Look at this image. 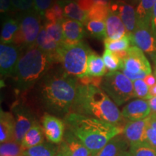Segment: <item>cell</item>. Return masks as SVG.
<instances>
[{
  "label": "cell",
  "mask_w": 156,
  "mask_h": 156,
  "mask_svg": "<svg viewBox=\"0 0 156 156\" xmlns=\"http://www.w3.org/2000/svg\"><path fill=\"white\" fill-rule=\"evenodd\" d=\"M52 5V0H34V9L41 17Z\"/></svg>",
  "instance_id": "38"
},
{
  "label": "cell",
  "mask_w": 156,
  "mask_h": 156,
  "mask_svg": "<svg viewBox=\"0 0 156 156\" xmlns=\"http://www.w3.org/2000/svg\"><path fill=\"white\" fill-rule=\"evenodd\" d=\"M101 88L117 106H122L135 97L133 82L119 71L107 73L103 77Z\"/></svg>",
  "instance_id": "6"
},
{
  "label": "cell",
  "mask_w": 156,
  "mask_h": 156,
  "mask_svg": "<svg viewBox=\"0 0 156 156\" xmlns=\"http://www.w3.org/2000/svg\"><path fill=\"white\" fill-rule=\"evenodd\" d=\"M156 0H140L136 9V25L151 26L152 12Z\"/></svg>",
  "instance_id": "23"
},
{
  "label": "cell",
  "mask_w": 156,
  "mask_h": 156,
  "mask_svg": "<svg viewBox=\"0 0 156 156\" xmlns=\"http://www.w3.org/2000/svg\"><path fill=\"white\" fill-rule=\"evenodd\" d=\"M56 62L55 56L43 51L36 46L23 51L12 75L16 90L23 93L32 88Z\"/></svg>",
  "instance_id": "4"
},
{
  "label": "cell",
  "mask_w": 156,
  "mask_h": 156,
  "mask_svg": "<svg viewBox=\"0 0 156 156\" xmlns=\"http://www.w3.org/2000/svg\"><path fill=\"white\" fill-rule=\"evenodd\" d=\"M144 80L146 83V84L149 86L150 87L153 86V85H155L156 84V77L155 75H153V74H150V75H148L146 76L145 77V79H144Z\"/></svg>",
  "instance_id": "44"
},
{
  "label": "cell",
  "mask_w": 156,
  "mask_h": 156,
  "mask_svg": "<svg viewBox=\"0 0 156 156\" xmlns=\"http://www.w3.org/2000/svg\"><path fill=\"white\" fill-rule=\"evenodd\" d=\"M55 156H69L66 149L62 145V143L58 144L57 145V151H56V153Z\"/></svg>",
  "instance_id": "45"
},
{
  "label": "cell",
  "mask_w": 156,
  "mask_h": 156,
  "mask_svg": "<svg viewBox=\"0 0 156 156\" xmlns=\"http://www.w3.org/2000/svg\"><path fill=\"white\" fill-rule=\"evenodd\" d=\"M60 4L63 6L64 17L79 21L83 24H86L87 23V12L81 9L75 2H65L64 5L61 2Z\"/></svg>",
  "instance_id": "25"
},
{
  "label": "cell",
  "mask_w": 156,
  "mask_h": 156,
  "mask_svg": "<svg viewBox=\"0 0 156 156\" xmlns=\"http://www.w3.org/2000/svg\"><path fill=\"white\" fill-rule=\"evenodd\" d=\"M64 122L67 129L83 142L93 156L112 138L122 134L124 126L73 112L64 117Z\"/></svg>",
  "instance_id": "2"
},
{
  "label": "cell",
  "mask_w": 156,
  "mask_h": 156,
  "mask_svg": "<svg viewBox=\"0 0 156 156\" xmlns=\"http://www.w3.org/2000/svg\"><path fill=\"white\" fill-rule=\"evenodd\" d=\"M15 131L14 117L12 113L1 110L0 114V142L13 140Z\"/></svg>",
  "instance_id": "20"
},
{
  "label": "cell",
  "mask_w": 156,
  "mask_h": 156,
  "mask_svg": "<svg viewBox=\"0 0 156 156\" xmlns=\"http://www.w3.org/2000/svg\"><path fill=\"white\" fill-rule=\"evenodd\" d=\"M110 12V6L96 5L91 8L87 12L88 20L106 21Z\"/></svg>",
  "instance_id": "34"
},
{
  "label": "cell",
  "mask_w": 156,
  "mask_h": 156,
  "mask_svg": "<svg viewBox=\"0 0 156 156\" xmlns=\"http://www.w3.org/2000/svg\"><path fill=\"white\" fill-rule=\"evenodd\" d=\"M64 46H72L82 41L85 30L83 23L69 18H64L62 22Z\"/></svg>",
  "instance_id": "16"
},
{
  "label": "cell",
  "mask_w": 156,
  "mask_h": 156,
  "mask_svg": "<svg viewBox=\"0 0 156 156\" xmlns=\"http://www.w3.org/2000/svg\"><path fill=\"white\" fill-rule=\"evenodd\" d=\"M44 26L48 34L61 46L64 42L62 23L46 22Z\"/></svg>",
  "instance_id": "32"
},
{
  "label": "cell",
  "mask_w": 156,
  "mask_h": 156,
  "mask_svg": "<svg viewBox=\"0 0 156 156\" xmlns=\"http://www.w3.org/2000/svg\"><path fill=\"white\" fill-rule=\"evenodd\" d=\"M94 3L96 5H101L104 6H111L110 0H93Z\"/></svg>",
  "instance_id": "48"
},
{
  "label": "cell",
  "mask_w": 156,
  "mask_h": 156,
  "mask_svg": "<svg viewBox=\"0 0 156 156\" xmlns=\"http://www.w3.org/2000/svg\"><path fill=\"white\" fill-rule=\"evenodd\" d=\"M129 36L132 46H136L147 54L153 62L156 60V35L151 26L137 25L135 30Z\"/></svg>",
  "instance_id": "10"
},
{
  "label": "cell",
  "mask_w": 156,
  "mask_h": 156,
  "mask_svg": "<svg viewBox=\"0 0 156 156\" xmlns=\"http://www.w3.org/2000/svg\"><path fill=\"white\" fill-rule=\"evenodd\" d=\"M77 78L63 70L48 73L39 84L38 100L46 113L66 117L71 112L77 91Z\"/></svg>",
  "instance_id": "1"
},
{
  "label": "cell",
  "mask_w": 156,
  "mask_h": 156,
  "mask_svg": "<svg viewBox=\"0 0 156 156\" xmlns=\"http://www.w3.org/2000/svg\"><path fill=\"white\" fill-rule=\"evenodd\" d=\"M149 116L145 119L127 122L124 124L123 135L130 146L147 142V129Z\"/></svg>",
  "instance_id": "13"
},
{
  "label": "cell",
  "mask_w": 156,
  "mask_h": 156,
  "mask_svg": "<svg viewBox=\"0 0 156 156\" xmlns=\"http://www.w3.org/2000/svg\"><path fill=\"white\" fill-rule=\"evenodd\" d=\"M13 7L23 11L31 10L34 7V0H12Z\"/></svg>",
  "instance_id": "39"
},
{
  "label": "cell",
  "mask_w": 156,
  "mask_h": 156,
  "mask_svg": "<svg viewBox=\"0 0 156 156\" xmlns=\"http://www.w3.org/2000/svg\"><path fill=\"white\" fill-rule=\"evenodd\" d=\"M151 28L152 29V30H153V32L156 35V3L153 7V12H152Z\"/></svg>",
  "instance_id": "43"
},
{
  "label": "cell",
  "mask_w": 156,
  "mask_h": 156,
  "mask_svg": "<svg viewBox=\"0 0 156 156\" xmlns=\"http://www.w3.org/2000/svg\"><path fill=\"white\" fill-rule=\"evenodd\" d=\"M44 17L46 22L62 23L64 19L63 6L59 2H56L46 11Z\"/></svg>",
  "instance_id": "31"
},
{
  "label": "cell",
  "mask_w": 156,
  "mask_h": 156,
  "mask_svg": "<svg viewBox=\"0 0 156 156\" xmlns=\"http://www.w3.org/2000/svg\"><path fill=\"white\" fill-rule=\"evenodd\" d=\"M129 144L121 134L112 138L94 156H118L122 152L129 151Z\"/></svg>",
  "instance_id": "19"
},
{
  "label": "cell",
  "mask_w": 156,
  "mask_h": 156,
  "mask_svg": "<svg viewBox=\"0 0 156 156\" xmlns=\"http://www.w3.org/2000/svg\"><path fill=\"white\" fill-rule=\"evenodd\" d=\"M130 45H132L131 38L128 34L119 40H111L108 38L104 40L105 49L109 50L112 52L127 51L131 47Z\"/></svg>",
  "instance_id": "28"
},
{
  "label": "cell",
  "mask_w": 156,
  "mask_h": 156,
  "mask_svg": "<svg viewBox=\"0 0 156 156\" xmlns=\"http://www.w3.org/2000/svg\"><path fill=\"white\" fill-rule=\"evenodd\" d=\"M90 48L83 41L72 46H60L56 54V61L62 65L67 75L79 78L85 75L87 58Z\"/></svg>",
  "instance_id": "5"
},
{
  "label": "cell",
  "mask_w": 156,
  "mask_h": 156,
  "mask_svg": "<svg viewBox=\"0 0 156 156\" xmlns=\"http://www.w3.org/2000/svg\"><path fill=\"white\" fill-rule=\"evenodd\" d=\"M129 151L132 156H156V148L147 142L130 146Z\"/></svg>",
  "instance_id": "35"
},
{
  "label": "cell",
  "mask_w": 156,
  "mask_h": 156,
  "mask_svg": "<svg viewBox=\"0 0 156 156\" xmlns=\"http://www.w3.org/2000/svg\"><path fill=\"white\" fill-rule=\"evenodd\" d=\"M153 62H154V64H155V71H154V75H155V77H156V60H155Z\"/></svg>",
  "instance_id": "51"
},
{
  "label": "cell",
  "mask_w": 156,
  "mask_h": 156,
  "mask_svg": "<svg viewBox=\"0 0 156 156\" xmlns=\"http://www.w3.org/2000/svg\"><path fill=\"white\" fill-rule=\"evenodd\" d=\"M118 156H132L131 154H130L129 151H124V152H122V153L119 154Z\"/></svg>",
  "instance_id": "50"
},
{
  "label": "cell",
  "mask_w": 156,
  "mask_h": 156,
  "mask_svg": "<svg viewBox=\"0 0 156 156\" xmlns=\"http://www.w3.org/2000/svg\"><path fill=\"white\" fill-rule=\"evenodd\" d=\"M102 77H93V76L85 75L82 77L77 78V83L80 85H92L97 87H100L102 84Z\"/></svg>",
  "instance_id": "37"
},
{
  "label": "cell",
  "mask_w": 156,
  "mask_h": 156,
  "mask_svg": "<svg viewBox=\"0 0 156 156\" xmlns=\"http://www.w3.org/2000/svg\"><path fill=\"white\" fill-rule=\"evenodd\" d=\"M148 103L151 109V114H156V96L152 97L151 99H149Z\"/></svg>",
  "instance_id": "46"
},
{
  "label": "cell",
  "mask_w": 156,
  "mask_h": 156,
  "mask_svg": "<svg viewBox=\"0 0 156 156\" xmlns=\"http://www.w3.org/2000/svg\"><path fill=\"white\" fill-rule=\"evenodd\" d=\"M86 28L90 35L95 38L103 41L107 38L105 21L88 20L86 23Z\"/></svg>",
  "instance_id": "29"
},
{
  "label": "cell",
  "mask_w": 156,
  "mask_h": 156,
  "mask_svg": "<svg viewBox=\"0 0 156 156\" xmlns=\"http://www.w3.org/2000/svg\"><path fill=\"white\" fill-rule=\"evenodd\" d=\"M44 140L45 135L44 129L38 123H36L25 134L21 142V145L25 151V150L43 143L44 142Z\"/></svg>",
  "instance_id": "21"
},
{
  "label": "cell",
  "mask_w": 156,
  "mask_h": 156,
  "mask_svg": "<svg viewBox=\"0 0 156 156\" xmlns=\"http://www.w3.org/2000/svg\"><path fill=\"white\" fill-rule=\"evenodd\" d=\"M103 59L108 73L116 72L117 70L121 69L122 62L114 52L105 49L103 54Z\"/></svg>",
  "instance_id": "33"
},
{
  "label": "cell",
  "mask_w": 156,
  "mask_h": 156,
  "mask_svg": "<svg viewBox=\"0 0 156 156\" xmlns=\"http://www.w3.org/2000/svg\"><path fill=\"white\" fill-rule=\"evenodd\" d=\"M111 10L116 13L122 20L129 36H131L136 28V11L132 5L123 1H118L110 6Z\"/></svg>",
  "instance_id": "15"
},
{
  "label": "cell",
  "mask_w": 156,
  "mask_h": 156,
  "mask_svg": "<svg viewBox=\"0 0 156 156\" xmlns=\"http://www.w3.org/2000/svg\"><path fill=\"white\" fill-rule=\"evenodd\" d=\"M23 51L14 44L0 45V73L1 78L12 77Z\"/></svg>",
  "instance_id": "11"
},
{
  "label": "cell",
  "mask_w": 156,
  "mask_h": 156,
  "mask_svg": "<svg viewBox=\"0 0 156 156\" xmlns=\"http://www.w3.org/2000/svg\"><path fill=\"white\" fill-rule=\"evenodd\" d=\"M149 125L156 131V114H151L149 116Z\"/></svg>",
  "instance_id": "47"
},
{
  "label": "cell",
  "mask_w": 156,
  "mask_h": 156,
  "mask_svg": "<svg viewBox=\"0 0 156 156\" xmlns=\"http://www.w3.org/2000/svg\"><path fill=\"white\" fill-rule=\"evenodd\" d=\"M68 1H69V2H73L74 0H67V2H68Z\"/></svg>",
  "instance_id": "52"
},
{
  "label": "cell",
  "mask_w": 156,
  "mask_h": 156,
  "mask_svg": "<svg viewBox=\"0 0 156 156\" xmlns=\"http://www.w3.org/2000/svg\"><path fill=\"white\" fill-rule=\"evenodd\" d=\"M41 124L45 137L48 142L59 144L63 141L66 126L64 121L57 116L45 113L41 117Z\"/></svg>",
  "instance_id": "12"
},
{
  "label": "cell",
  "mask_w": 156,
  "mask_h": 156,
  "mask_svg": "<svg viewBox=\"0 0 156 156\" xmlns=\"http://www.w3.org/2000/svg\"><path fill=\"white\" fill-rule=\"evenodd\" d=\"M51 142L40 144V145L25 150L23 153L25 156H55L57 146Z\"/></svg>",
  "instance_id": "27"
},
{
  "label": "cell",
  "mask_w": 156,
  "mask_h": 156,
  "mask_svg": "<svg viewBox=\"0 0 156 156\" xmlns=\"http://www.w3.org/2000/svg\"><path fill=\"white\" fill-rule=\"evenodd\" d=\"M14 7L12 0H0V11L1 13H6Z\"/></svg>",
  "instance_id": "42"
},
{
  "label": "cell",
  "mask_w": 156,
  "mask_h": 156,
  "mask_svg": "<svg viewBox=\"0 0 156 156\" xmlns=\"http://www.w3.org/2000/svg\"><path fill=\"white\" fill-rule=\"evenodd\" d=\"M72 112L124 126L122 112L116 103L102 89L92 85H78Z\"/></svg>",
  "instance_id": "3"
},
{
  "label": "cell",
  "mask_w": 156,
  "mask_h": 156,
  "mask_svg": "<svg viewBox=\"0 0 156 156\" xmlns=\"http://www.w3.org/2000/svg\"><path fill=\"white\" fill-rule=\"evenodd\" d=\"M106 75V67L101 58L95 52L90 51L87 58V70L85 75L93 77H103Z\"/></svg>",
  "instance_id": "22"
},
{
  "label": "cell",
  "mask_w": 156,
  "mask_h": 156,
  "mask_svg": "<svg viewBox=\"0 0 156 156\" xmlns=\"http://www.w3.org/2000/svg\"><path fill=\"white\" fill-rule=\"evenodd\" d=\"M151 114V109L148 101L143 99H136L131 101L122 111L123 118L128 122L140 121L147 118Z\"/></svg>",
  "instance_id": "14"
},
{
  "label": "cell",
  "mask_w": 156,
  "mask_h": 156,
  "mask_svg": "<svg viewBox=\"0 0 156 156\" xmlns=\"http://www.w3.org/2000/svg\"><path fill=\"white\" fill-rule=\"evenodd\" d=\"M133 82L134 96L139 99L148 101L151 98L150 95V87L146 84L144 79H139Z\"/></svg>",
  "instance_id": "36"
},
{
  "label": "cell",
  "mask_w": 156,
  "mask_h": 156,
  "mask_svg": "<svg viewBox=\"0 0 156 156\" xmlns=\"http://www.w3.org/2000/svg\"><path fill=\"white\" fill-rule=\"evenodd\" d=\"M107 38L111 40H119L126 35L127 31L122 20L116 13L111 10L106 20Z\"/></svg>",
  "instance_id": "18"
},
{
  "label": "cell",
  "mask_w": 156,
  "mask_h": 156,
  "mask_svg": "<svg viewBox=\"0 0 156 156\" xmlns=\"http://www.w3.org/2000/svg\"><path fill=\"white\" fill-rule=\"evenodd\" d=\"M61 143L69 156H93L91 152L69 130L67 129L65 132L63 141Z\"/></svg>",
  "instance_id": "17"
},
{
  "label": "cell",
  "mask_w": 156,
  "mask_h": 156,
  "mask_svg": "<svg viewBox=\"0 0 156 156\" xmlns=\"http://www.w3.org/2000/svg\"><path fill=\"white\" fill-rule=\"evenodd\" d=\"M36 46L46 53L55 56L60 46L46 32L44 26L41 28L38 38H37Z\"/></svg>",
  "instance_id": "24"
},
{
  "label": "cell",
  "mask_w": 156,
  "mask_h": 156,
  "mask_svg": "<svg viewBox=\"0 0 156 156\" xmlns=\"http://www.w3.org/2000/svg\"><path fill=\"white\" fill-rule=\"evenodd\" d=\"M20 27L19 20L7 18L3 22L1 31V44H12L15 34H17Z\"/></svg>",
  "instance_id": "26"
},
{
  "label": "cell",
  "mask_w": 156,
  "mask_h": 156,
  "mask_svg": "<svg viewBox=\"0 0 156 156\" xmlns=\"http://www.w3.org/2000/svg\"><path fill=\"white\" fill-rule=\"evenodd\" d=\"M122 73L132 81L145 79L152 73L151 64L144 52L135 46H132L127 50V56L123 60Z\"/></svg>",
  "instance_id": "8"
},
{
  "label": "cell",
  "mask_w": 156,
  "mask_h": 156,
  "mask_svg": "<svg viewBox=\"0 0 156 156\" xmlns=\"http://www.w3.org/2000/svg\"><path fill=\"white\" fill-rule=\"evenodd\" d=\"M147 141L152 146L156 148V131L148 124L147 129Z\"/></svg>",
  "instance_id": "40"
},
{
  "label": "cell",
  "mask_w": 156,
  "mask_h": 156,
  "mask_svg": "<svg viewBox=\"0 0 156 156\" xmlns=\"http://www.w3.org/2000/svg\"><path fill=\"white\" fill-rule=\"evenodd\" d=\"M24 148L20 142L15 140L1 143L0 146V155L1 156H23Z\"/></svg>",
  "instance_id": "30"
},
{
  "label": "cell",
  "mask_w": 156,
  "mask_h": 156,
  "mask_svg": "<svg viewBox=\"0 0 156 156\" xmlns=\"http://www.w3.org/2000/svg\"><path fill=\"white\" fill-rule=\"evenodd\" d=\"M12 112L15 121L13 140L21 143L25 134L38 122L36 119L32 109L20 101H16L13 103Z\"/></svg>",
  "instance_id": "9"
},
{
  "label": "cell",
  "mask_w": 156,
  "mask_h": 156,
  "mask_svg": "<svg viewBox=\"0 0 156 156\" xmlns=\"http://www.w3.org/2000/svg\"><path fill=\"white\" fill-rule=\"evenodd\" d=\"M41 17L35 9L23 13L18 19L20 27L12 44L22 49L36 46L37 38L42 27L41 25Z\"/></svg>",
  "instance_id": "7"
},
{
  "label": "cell",
  "mask_w": 156,
  "mask_h": 156,
  "mask_svg": "<svg viewBox=\"0 0 156 156\" xmlns=\"http://www.w3.org/2000/svg\"><path fill=\"white\" fill-rule=\"evenodd\" d=\"M150 95H151V98L156 96V84L150 87Z\"/></svg>",
  "instance_id": "49"
},
{
  "label": "cell",
  "mask_w": 156,
  "mask_h": 156,
  "mask_svg": "<svg viewBox=\"0 0 156 156\" xmlns=\"http://www.w3.org/2000/svg\"><path fill=\"white\" fill-rule=\"evenodd\" d=\"M77 3L80 9L86 12H88L95 5L93 0H77Z\"/></svg>",
  "instance_id": "41"
}]
</instances>
